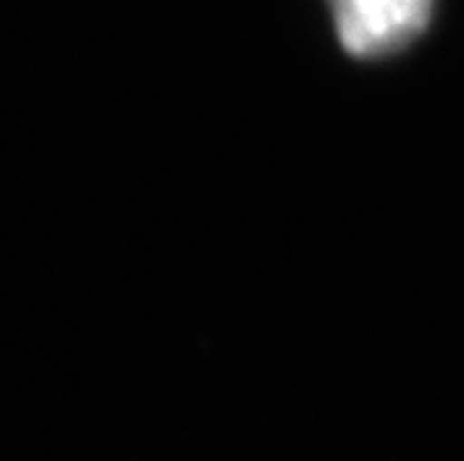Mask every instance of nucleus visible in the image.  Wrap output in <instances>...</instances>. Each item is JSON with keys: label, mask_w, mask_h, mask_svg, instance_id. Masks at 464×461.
<instances>
[{"label": "nucleus", "mask_w": 464, "mask_h": 461, "mask_svg": "<svg viewBox=\"0 0 464 461\" xmlns=\"http://www.w3.org/2000/svg\"><path fill=\"white\" fill-rule=\"evenodd\" d=\"M336 36L351 56L378 59L406 48L431 20L434 0H328Z\"/></svg>", "instance_id": "obj_1"}]
</instances>
